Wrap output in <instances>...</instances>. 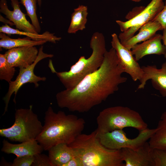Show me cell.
<instances>
[{"mask_svg": "<svg viewBox=\"0 0 166 166\" xmlns=\"http://www.w3.org/2000/svg\"><path fill=\"white\" fill-rule=\"evenodd\" d=\"M145 7L143 6L135 7L127 14L125 17L126 19L128 20L133 18L140 13Z\"/></svg>", "mask_w": 166, "mask_h": 166, "instance_id": "f1b7e54d", "label": "cell"}, {"mask_svg": "<svg viewBox=\"0 0 166 166\" xmlns=\"http://www.w3.org/2000/svg\"><path fill=\"white\" fill-rule=\"evenodd\" d=\"M64 166H82V164L79 159L76 156L71 159Z\"/></svg>", "mask_w": 166, "mask_h": 166, "instance_id": "f546056e", "label": "cell"}, {"mask_svg": "<svg viewBox=\"0 0 166 166\" xmlns=\"http://www.w3.org/2000/svg\"><path fill=\"white\" fill-rule=\"evenodd\" d=\"M53 56L52 54L45 53L43 51V46L41 45L39 50L37 58L31 65L25 68H19V72L16 79L11 81L9 84L7 92L3 98L5 103L4 111L2 115L7 111L8 104L12 95L14 94L13 101L16 103V97L20 88L24 84L27 83H33L35 88L39 85L38 82L40 81H45L46 77H41L36 75L34 73L35 67L40 61L47 58H51Z\"/></svg>", "mask_w": 166, "mask_h": 166, "instance_id": "9c48e42d", "label": "cell"}, {"mask_svg": "<svg viewBox=\"0 0 166 166\" xmlns=\"http://www.w3.org/2000/svg\"><path fill=\"white\" fill-rule=\"evenodd\" d=\"M90 46L92 53L89 57L86 58L84 56H81L68 71L57 72L51 60H49L50 69L55 73L65 89L74 88L86 76L97 70L102 64L107 50L103 34L98 32L94 33L90 40Z\"/></svg>", "mask_w": 166, "mask_h": 166, "instance_id": "277c9868", "label": "cell"}, {"mask_svg": "<svg viewBox=\"0 0 166 166\" xmlns=\"http://www.w3.org/2000/svg\"><path fill=\"white\" fill-rule=\"evenodd\" d=\"M162 40L163 42V44L165 48V53L164 55L165 58L166 59V28L164 29L163 30Z\"/></svg>", "mask_w": 166, "mask_h": 166, "instance_id": "4dcf8cb0", "label": "cell"}, {"mask_svg": "<svg viewBox=\"0 0 166 166\" xmlns=\"http://www.w3.org/2000/svg\"><path fill=\"white\" fill-rule=\"evenodd\" d=\"M0 32H2L10 35L18 34L26 36L36 41L45 40L49 42L55 43L56 42L59 41L61 38L57 37L54 33H51L46 31L42 34H34L29 32L21 31L17 29L11 27L7 24H5L0 27Z\"/></svg>", "mask_w": 166, "mask_h": 166, "instance_id": "ffe728a7", "label": "cell"}, {"mask_svg": "<svg viewBox=\"0 0 166 166\" xmlns=\"http://www.w3.org/2000/svg\"><path fill=\"white\" fill-rule=\"evenodd\" d=\"M124 71L119 65L116 51L112 47L106 50L103 62L97 70L85 77L72 89L58 93V106L71 112L80 113L89 111L118 91L119 85L125 82Z\"/></svg>", "mask_w": 166, "mask_h": 166, "instance_id": "6da1fadb", "label": "cell"}, {"mask_svg": "<svg viewBox=\"0 0 166 166\" xmlns=\"http://www.w3.org/2000/svg\"><path fill=\"white\" fill-rule=\"evenodd\" d=\"M34 156L17 157L14 160L12 166H30L34 162Z\"/></svg>", "mask_w": 166, "mask_h": 166, "instance_id": "484cf974", "label": "cell"}, {"mask_svg": "<svg viewBox=\"0 0 166 166\" xmlns=\"http://www.w3.org/2000/svg\"><path fill=\"white\" fill-rule=\"evenodd\" d=\"M48 151V156L52 166H64L76 156L73 149L66 144L56 145L50 148Z\"/></svg>", "mask_w": 166, "mask_h": 166, "instance_id": "ac0fdd59", "label": "cell"}, {"mask_svg": "<svg viewBox=\"0 0 166 166\" xmlns=\"http://www.w3.org/2000/svg\"><path fill=\"white\" fill-rule=\"evenodd\" d=\"M125 166H154L153 148L146 142L138 149L128 148L121 149Z\"/></svg>", "mask_w": 166, "mask_h": 166, "instance_id": "7c38bea8", "label": "cell"}, {"mask_svg": "<svg viewBox=\"0 0 166 166\" xmlns=\"http://www.w3.org/2000/svg\"><path fill=\"white\" fill-rule=\"evenodd\" d=\"M99 133H106L128 127L139 131L148 128L140 113L127 107L121 106L108 107L99 113L96 119Z\"/></svg>", "mask_w": 166, "mask_h": 166, "instance_id": "5b68a950", "label": "cell"}, {"mask_svg": "<svg viewBox=\"0 0 166 166\" xmlns=\"http://www.w3.org/2000/svg\"><path fill=\"white\" fill-rule=\"evenodd\" d=\"M16 70L7 63L5 54H0V79L8 83L12 81Z\"/></svg>", "mask_w": 166, "mask_h": 166, "instance_id": "cb8c5ba5", "label": "cell"}, {"mask_svg": "<svg viewBox=\"0 0 166 166\" xmlns=\"http://www.w3.org/2000/svg\"><path fill=\"white\" fill-rule=\"evenodd\" d=\"M130 0L131 1L135 2H140L142 0Z\"/></svg>", "mask_w": 166, "mask_h": 166, "instance_id": "836d02e7", "label": "cell"}, {"mask_svg": "<svg viewBox=\"0 0 166 166\" xmlns=\"http://www.w3.org/2000/svg\"><path fill=\"white\" fill-rule=\"evenodd\" d=\"M34 156L32 166H52L48 156L40 153Z\"/></svg>", "mask_w": 166, "mask_h": 166, "instance_id": "4316f807", "label": "cell"}, {"mask_svg": "<svg viewBox=\"0 0 166 166\" xmlns=\"http://www.w3.org/2000/svg\"><path fill=\"white\" fill-rule=\"evenodd\" d=\"M0 47L6 49L24 46H33L42 45L47 41L45 40L36 41L28 37L23 38H12L6 34L0 33Z\"/></svg>", "mask_w": 166, "mask_h": 166, "instance_id": "d6986e66", "label": "cell"}, {"mask_svg": "<svg viewBox=\"0 0 166 166\" xmlns=\"http://www.w3.org/2000/svg\"><path fill=\"white\" fill-rule=\"evenodd\" d=\"M38 50L35 46H24L8 49L4 53L8 63L19 68L32 64L38 57Z\"/></svg>", "mask_w": 166, "mask_h": 166, "instance_id": "5bb4252c", "label": "cell"}, {"mask_svg": "<svg viewBox=\"0 0 166 166\" xmlns=\"http://www.w3.org/2000/svg\"><path fill=\"white\" fill-rule=\"evenodd\" d=\"M164 5L163 0H152L140 13L133 18L125 22L116 20L122 32L118 36L120 42L130 38L143 26L153 21Z\"/></svg>", "mask_w": 166, "mask_h": 166, "instance_id": "ba28073f", "label": "cell"}, {"mask_svg": "<svg viewBox=\"0 0 166 166\" xmlns=\"http://www.w3.org/2000/svg\"><path fill=\"white\" fill-rule=\"evenodd\" d=\"M162 40V35L156 34L142 43L134 45L131 49V52L137 61L147 55H164L165 48L161 43Z\"/></svg>", "mask_w": 166, "mask_h": 166, "instance_id": "9a60e30c", "label": "cell"}, {"mask_svg": "<svg viewBox=\"0 0 166 166\" xmlns=\"http://www.w3.org/2000/svg\"><path fill=\"white\" fill-rule=\"evenodd\" d=\"M153 20L159 22L163 29L166 28V0L163 9Z\"/></svg>", "mask_w": 166, "mask_h": 166, "instance_id": "83f0119b", "label": "cell"}, {"mask_svg": "<svg viewBox=\"0 0 166 166\" xmlns=\"http://www.w3.org/2000/svg\"><path fill=\"white\" fill-rule=\"evenodd\" d=\"M13 8L12 11L8 8L6 0H0V12L4 14L6 18L12 22L16 29L21 31L38 34L35 28L26 18V14L23 13L20 8L18 0H10Z\"/></svg>", "mask_w": 166, "mask_h": 166, "instance_id": "4fadbf2b", "label": "cell"}, {"mask_svg": "<svg viewBox=\"0 0 166 166\" xmlns=\"http://www.w3.org/2000/svg\"><path fill=\"white\" fill-rule=\"evenodd\" d=\"M85 124L82 118L61 111L55 113L49 106L45 113L42 131L36 140L45 151L61 143L68 145L81 133Z\"/></svg>", "mask_w": 166, "mask_h": 166, "instance_id": "7a4b0ae2", "label": "cell"}, {"mask_svg": "<svg viewBox=\"0 0 166 166\" xmlns=\"http://www.w3.org/2000/svg\"><path fill=\"white\" fill-rule=\"evenodd\" d=\"M96 129L89 134L79 135L68 145L74 150L82 166H125L121 150L108 148L97 136Z\"/></svg>", "mask_w": 166, "mask_h": 166, "instance_id": "3957f363", "label": "cell"}, {"mask_svg": "<svg viewBox=\"0 0 166 166\" xmlns=\"http://www.w3.org/2000/svg\"><path fill=\"white\" fill-rule=\"evenodd\" d=\"M163 30L161 24L153 20L144 24L139 30V32L127 40L121 43L129 50L134 45L148 40L153 36L157 31Z\"/></svg>", "mask_w": 166, "mask_h": 166, "instance_id": "e0dca14e", "label": "cell"}, {"mask_svg": "<svg viewBox=\"0 0 166 166\" xmlns=\"http://www.w3.org/2000/svg\"><path fill=\"white\" fill-rule=\"evenodd\" d=\"M0 21L5 23V24H9L10 26H12L13 25H14L12 22H11L8 19H7L4 18L1 15H0Z\"/></svg>", "mask_w": 166, "mask_h": 166, "instance_id": "1f68e13d", "label": "cell"}, {"mask_svg": "<svg viewBox=\"0 0 166 166\" xmlns=\"http://www.w3.org/2000/svg\"><path fill=\"white\" fill-rule=\"evenodd\" d=\"M37 2L39 6L40 7L42 4V0H38Z\"/></svg>", "mask_w": 166, "mask_h": 166, "instance_id": "d6a6232c", "label": "cell"}, {"mask_svg": "<svg viewBox=\"0 0 166 166\" xmlns=\"http://www.w3.org/2000/svg\"><path fill=\"white\" fill-rule=\"evenodd\" d=\"M149 140L148 143L152 148L166 151V111L161 115L156 130Z\"/></svg>", "mask_w": 166, "mask_h": 166, "instance_id": "7402d4cb", "label": "cell"}, {"mask_svg": "<svg viewBox=\"0 0 166 166\" xmlns=\"http://www.w3.org/2000/svg\"><path fill=\"white\" fill-rule=\"evenodd\" d=\"M152 156L154 166H166V151L153 148Z\"/></svg>", "mask_w": 166, "mask_h": 166, "instance_id": "d4e9b609", "label": "cell"}, {"mask_svg": "<svg viewBox=\"0 0 166 166\" xmlns=\"http://www.w3.org/2000/svg\"><path fill=\"white\" fill-rule=\"evenodd\" d=\"M156 130V128L151 129L147 128L140 131L138 136L132 139L127 137L123 129L106 133L97 132V136L101 143L108 148L119 150L128 148L136 150L147 142Z\"/></svg>", "mask_w": 166, "mask_h": 166, "instance_id": "52a82bcc", "label": "cell"}, {"mask_svg": "<svg viewBox=\"0 0 166 166\" xmlns=\"http://www.w3.org/2000/svg\"><path fill=\"white\" fill-rule=\"evenodd\" d=\"M88 9L86 6L79 5L74 9L71 16V20L67 32L69 34H75L79 30L85 28L88 15Z\"/></svg>", "mask_w": 166, "mask_h": 166, "instance_id": "44dd1931", "label": "cell"}, {"mask_svg": "<svg viewBox=\"0 0 166 166\" xmlns=\"http://www.w3.org/2000/svg\"><path fill=\"white\" fill-rule=\"evenodd\" d=\"M141 67L144 74L137 89H144L147 81L151 80L153 87L159 91L162 97H166V61L162 64L160 69L156 65H147Z\"/></svg>", "mask_w": 166, "mask_h": 166, "instance_id": "8fae6325", "label": "cell"}, {"mask_svg": "<svg viewBox=\"0 0 166 166\" xmlns=\"http://www.w3.org/2000/svg\"><path fill=\"white\" fill-rule=\"evenodd\" d=\"M111 36V45L116 50L119 65L124 72L129 74L133 81H140L143 77L144 72L131 50L121 44L116 33L112 34Z\"/></svg>", "mask_w": 166, "mask_h": 166, "instance_id": "30bf717a", "label": "cell"}, {"mask_svg": "<svg viewBox=\"0 0 166 166\" xmlns=\"http://www.w3.org/2000/svg\"><path fill=\"white\" fill-rule=\"evenodd\" d=\"M42 146L36 140L13 144L4 139L1 151L5 153L15 155L17 157L34 156L43 151Z\"/></svg>", "mask_w": 166, "mask_h": 166, "instance_id": "2e32d148", "label": "cell"}, {"mask_svg": "<svg viewBox=\"0 0 166 166\" xmlns=\"http://www.w3.org/2000/svg\"><path fill=\"white\" fill-rule=\"evenodd\" d=\"M37 1L38 0H20V3L25 7L32 24L37 32L39 33L41 32V28L36 13Z\"/></svg>", "mask_w": 166, "mask_h": 166, "instance_id": "603a6c76", "label": "cell"}, {"mask_svg": "<svg viewBox=\"0 0 166 166\" xmlns=\"http://www.w3.org/2000/svg\"><path fill=\"white\" fill-rule=\"evenodd\" d=\"M43 126L38 115L29 108L17 109L15 121L10 127L0 129V136L12 141L20 143L36 140L42 131Z\"/></svg>", "mask_w": 166, "mask_h": 166, "instance_id": "8992f818", "label": "cell"}]
</instances>
